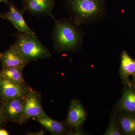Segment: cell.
Instances as JSON below:
<instances>
[{"mask_svg":"<svg viewBox=\"0 0 135 135\" xmlns=\"http://www.w3.org/2000/svg\"><path fill=\"white\" fill-rule=\"evenodd\" d=\"M44 131L42 130L38 132H35V133H29V134H27V135H42L44 134Z\"/></svg>","mask_w":135,"mask_h":135,"instance_id":"18","label":"cell"},{"mask_svg":"<svg viewBox=\"0 0 135 135\" xmlns=\"http://www.w3.org/2000/svg\"><path fill=\"white\" fill-rule=\"evenodd\" d=\"M23 10L38 16H48L54 18L52 15L55 6L54 0H23Z\"/></svg>","mask_w":135,"mask_h":135,"instance_id":"8","label":"cell"},{"mask_svg":"<svg viewBox=\"0 0 135 135\" xmlns=\"http://www.w3.org/2000/svg\"><path fill=\"white\" fill-rule=\"evenodd\" d=\"M7 5L9 10L3 15L4 19L9 21L20 32L34 33L25 20L23 17L24 11L18 9L12 2L9 3Z\"/></svg>","mask_w":135,"mask_h":135,"instance_id":"9","label":"cell"},{"mask_svg":"<svg viewBox=\"0 0 135 135\" xmlns=\"http://www.w3.org/2000/svg\"><path fill=\"white\" fill-rule=\"evenodd\" d=\"M9 133L7 131L3 129L0 128V135H8Z\"/></svg>","mask_w":135,"mask_h":135,"instance_id":"19","label":"cell"},{"mask_svg":"<svg viewBox=\"0 0 135 135\" xmlns=\"http://www.w3.org/2000/svg\"><path fill=\"white\" fill-rule=\"evenodd\" d=\"M24 99L9 98L0 99L6 121L21 124L23 116V105Z\"/></svg>","mask_w":135,"mask_h":135,"instance_id":"7","label":"cell"},{"mask_svg":"<svg viewBox=\"0 0 135 135\" xmlns=\"http://www.w3.org/2000/svg\"><path fill=\"white\" fill-rule=\"evenodd\" d=\"M45 114L41 105L40 94L30 88L23 103L21 124L31 118L40 117Z\"/></svg>","mask_w":135,"mask_h":135,"instance_id":"4","label":"cell"},{"mask_svg":"<svg viewBox=\"0 0 135 135\" xmlns=\"http://www.w3.org/2000/svg\"><path fill=\"white\" fill-rule=\"evenodd\" d=\"M68 4L71 19L79 25L96 22L105 13L104 0H68Z\"/></svg>","mask_w":135,"mask_h":135,"instance_id":"2","label":"cell"},{"mask_svg":"<svg viewBox=\"0 0 135 135\" xmlns=\"http://www.w3.org/2000/svg\"><path fill=\"white\" fill-rule=\"evenodd\" d=\"M86 118V112L80 102L76 99L72 100L65 122L66 126L71 128L70 131L80 130Z\"/></svg>","mask_w":135,"mask_h":135,"instance_id":"6","label":"cell"},{"mask_svg":"<svg viewBox=\"0 0 135 135\" xmlns=\"http://www.w3.org/2000/svg\"><path fill=\"white\" fill-rule=\"evenodd\" d=\"M24 68L18 67H9L2 68L0 72L7 79L16 84H26L23 75Z\"/></svg>","mask_w":135,"mask_h":135,"instance_id":"15","label":"cell"},{"mask_svg":"<svg viewBox=\"0 0 135 135\" xmlns=\"http://www.w3.org/2000/svg\"><path fill=\"white\" fill-rule=\"evenodd\" d=\"M116 113L114 114L113 116L110 119L109 126L105 133L104 134L105 135H122L121 132L116 118Z\"/></svg>","mask_w":135,"mask_h":135,"instance_id":"16","label":"cell"},{"mask_svg":"<svg viewBox=\"0 0 135 135\" xmlns=\"http://www.w3.org/2000/svg\"><path fill=\"white\" fill-rule=\"evenodd\" d=\"M30 88L26 84L20 85L12 82L0 72V99H24Z\"/></svg>","mask_w":135,"mask_h":135,"instance_id":"5","label":"cell"},{"mask_svg":"<svg viewBox=\"0 0 135 135\" xmlns=\"http://www.w3.org/2000/svg\"><path fill=\"white\" fill-rule=\"evenodd\" d=\"M117 105L118 110L135 113V87L126 84Z\"/></svg>","mask_w":135,"mask_h":135,"instance_id":"12","label":"cell"},{"mask_svg":"<svg viewBox=\"0 0 135 135\" xmlns=\"http://www.w3.org/2000/svg\"><path fill=\"white\" fill-rule=\"evenodd\" d=\"M1 2L7 4V5H8L9 3L8 0H0V3Z\"/></svg>","mask_w":135,"mask_h":135,"instance_id":"20","label":"cell"},{"mask_svg":"<svg viewBox=\"0 0 135 135\" xmlns=\"http://www.w3.org/2000/svg\"><path fill=\"white\" fill-rule=\"evenodd\" d=\"M132 83L133 84V86L135 87V75L133 76V83Z\"/></svg>","mask_w":135,"mask_h":135,"instance_id":"21","label":"cell"},{"mask_svg":"<svg viewBox=\"0 0 135 135\" xmlns=\"http://www.w3.org/2000/svg\"><path fill=\"white\" fill-rule=\"evenodd\" d=\"M118 116L117 122L122 134L135 135V113L124 112Z\"/></svg>","mask_w":135,"mask_h":135,"instance_id":"14","label":"cell"},{"mask_svg":"<svg viewBox=\"0 0 135 135\" xmlns=\"http://www.w3.org/2000/svg\"><path fill=\"white\" fill-rule=\"evenodd\" d=\"M35 118L36 121L52 134L62 135L66 132V125L65 122H60L53 119L46 113Z\"/></svg>","mask_w":135,"mask_h":135,"instance_id":"13","label":"cell"},{"mask_svg":"<svg viewBox=\"0 0 135 135\" xmlns=\"http://www.w3.org/2000/svg\"><path fill=\"white\" fill-rule=\"evenodd\" d=\"M0 18H2L3 19H4V17L3 15H0Z\"/></svg>","mask_w":135,"mask_h":135,"instance_id":"22","label":"cell"},{"mask_svg":"<svg viewBox=\"0 0 135 135\" xmlns=\"http://www.w3.org/2000/svg\"><path fill=\"white\" fill-rule=\"evenodd\" d=\"M55 20L52 33L53 49L57 53L73 51L81 46L83 40L82 30L72 19Z\"/></svg>","mask_w":135,"mask_h":135,"instance_id":"1","label":"cell"},{"mask_svg":"<svg viewBox=\"0 0 135 135\" xmlns=\"http://www.w3.org/2000/svg\"><path fill=\"white\" fill-rule=\"evenodd\" d=\"M120 76L124 84L128 86L133 85L129 77L135 75V60L129 55L127 52L123 51L120 54Z\"/></svg>","mask_w":135,"mask_h":135,"instance_id":"11","label":"cell"},{"mask_svg":"<svg viewBox=\"0 0 135 135\" xmlns=\"http://www.w3.org/2000/svg\"><path fill=\"white\" fill-rule=\"evenodd\" d=\"M13 35L16 38L13 46L29 63L51 57L50 51L40 42L35 33L18 32Z\"/></svg>","mask_w":135,"mask_h":135,"instance_id":"3","label":"cell"},{"mask_svg":"<svg viewBox=\"0 0 135 135\" xmlns=\"http://www.w3.org/2000/svg\"><path fill=\"white\" fill-rule=\"evenodd\" d=\"M2 68L9 67L24 68L29 62L12 44L3 53H0Z\"/></svg>","mask_w":135,"mask_h":135,"instance_id":"10","label":"cell"},{"mask_svg":"<svg viewBox=\"0 0 135 135\" xmlns=\"http://www.w3.org/2000/svg\"><path fill=\"white\" fill-rule=\"evenodd\" d=\"M6 122L3 111L2 104L0 99V128L3 127Z\"/></svg>","mask_w":135,"mask_h":135,"instance_id":"17","label":"cell"}]
</instances>
